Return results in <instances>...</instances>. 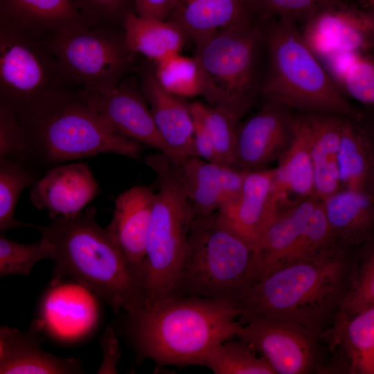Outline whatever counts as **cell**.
Segmentation results:
<instances>
[{
	"label": "cell",
	"instance_id": "d6a6232c",
	"mask_svg": "<svg viewBox=\"0 0 374 374\" xmlns=\"http://www.w3.org/2000/svg\"><path fill=\"white\" fill-rule=\"evenodd\" d=\"M153 73L160 86L180 98H189L202 93V78L197 57L178 53L154 64Z\"/></svg>",
	"mask_w": 374,
	"mask_h": 374
},
{
	"label": "cell",
	"instance_id": "6da1fadb",
	"mask_svg": "<svg viewBox=\"0 0 374 374\" xmlns=\"http://www.w3.org/2000/svg\"><path fill=\"white\" fill-rule=\"evenodd\" d=\"M359 247L335 240L254 281L235 303L240 319L284 320L322 335L332 326L350 290Z\"/></svg>",
	"mask_w": 374,
	"mask_h": 374
},
{
	"label": "cell",
	"instance_id": "603a6c76",
	"mask_svg": "<svg viewBox=\"0 0 374 374\" xmlns=\"http://www.w3.org/2000/svg\"><path fill=\"white\" fill-rule=\"evenodd\" d=\"M166 19L177 24L195 46L222 30L254 21L247 0H176Z\"/></svg>",
	"mask_w": 374,
	"mask_h": 374
},
{
	"label": "cell",
	"instance_id": "9c48e42d",
	"mask_svg": "<svg viewBox=\"0 0 374 374\" xmlns=\"http://www.w3.org/2000/svg\"><path fill=\"white\" fill-rule=\"evenodd\" d=\"M69 89H77L42 37L0 21V106L19 121Z\"/></svg>",
	"mask_w": 374,
	"mask_h": 374
},
{
	"label": "cell",
	"instance_id": "484cf974",
	"mask_svg": "<svg viewBox=\"0 0 374 374\" xmlns=\"http://www.w3.org/2000/svg\"><path fill=\"white\" fill-rule=\"evenodd\" d=\"M321 338L339 349L346 373L374 374V305L334 324Z\"/></svg>",
	"mask_w": 374,
	"mask_h": 374
},
{
	"label": "cell",
	"instance_id": "60d3db41",
	"mask_svg": "<svg viewBox=\"0 0 374 374\" xmlns=\"http://www.w3.org/2000/svg\"><path fill=\"white\" fill-rule=\"evenodd\" d=\"M190 111L194 123L193 141L196 156L208 161L220 163L204 123L198 114L191 109Z\"/></svg>",
	"mask_w": 374,
	"mask_h": 374
},
{
	"label": "cell",
	"instance_id": "30bf717a",
	"mask_svg": "<svg viewBox=\"0 0 374 374\" xmlns=\"http://www.w3.org/2000/svg\"><path fill=\"white\" fill-rule=\"evenodd\" d=\"M42 39L77 89L115 86L130 70L133 54L126 47L123 29L78 27Z\"/></svg>",
	"mask_w": 374,
	"mask_h": 374
},
{
	"label": "cell",
	"instance_id": "52a82bcc",
	"mask_svg": "<svg viewBox=\"0 0 374 374\" xmlns=\"http://www.w3.org/2000/svg\"><path fill=\"white\" fill-rule=\"evenodd\" d=\"M145 162L155 172L158 187L141 271L148 306L173 295L196 214L184 192L177 161L159 152L147 157Z\"/></svg>",
	"mask_w": 374,
	"mask_h": 374
},
{
	"label": "cell",
	"instance_id": "cb8c5ba5",
	"mask_svg": "<svg viewBox=\"0 0 374 374\" xmlns=\"http://www.w3.org/2000/svg\"><path fill=\"white\" fill-rule=\"evenodd\" d=\"M0 21L39 37L89 26L73 0H0Z\"/></svg>",
	"mask_w": 374,
	"mask_h": 374
},
{
	"label": "cell",
	"instance_id": "ffe728a7",
	"mask_svg": "<svg viewBox=\"0 0 374 374\" xmlns=\"http://www.w3.org/2000/svg\"><path fill=\"white\" fill-rule=\"evenodd\" d=\"M320 200L313 195L279 203L258 247L255 281L283 265Z\"/></svg>",
	"mask_w": 374,
	"mask_h": 374
},
{
	"label": "cell",
	"instance_id": "74e56055",
	"mask_svg": "<svg viewBox=\"0 0 374 374\" xmlns=\"http://www.w3.org/2000/svg\"><path fill=\"white\" fill-rule=\"evenodd\" d=\"M335 240L336 239L331 231L322 201L320 200L282 266L292 261L309 256Z\"/></svg>",
	"mask_w": 374,
	"mask_h": 374
},
{
	"label": "cell",
	"instance_id": "2e32d148",
	"mask_svg": "<svg viewBox=\"0 0 374 374\" xmlns=\"http://www.w3.org/2000/svg\"><path fill=\"white\" fill-rule=\"evenodd\" d=\"M274 168L247 172L241 190L217 213L256 251L278 204L274 197Z\"/></svg>",
	"mask_w": 374,
	"mask_h": 374
},
{
	"label": "cell",
	"instance_id": "4dcf8cb0",
	"mask_svg": "<svg viewBox=\"0 0 374 374\" xmlns=\"http://www.w3.org/2000/svg\"><path fill=\"white\" fill-rule=\"evenodd\" d=\"M233 339L213 347L199 359L197 366L207 367L215 374H276L247 342Z\"/></svg>",
	"mask_w": 374,
	"mask_h": 374
},
{
	"label": "cell",
	"instance_id": "44dd1931",
	"mask_svg": "<svg viewBox=\"0 0 374 374\" xmlns=\"http://www.w3.org/2000/svg\"><path fill=\"white\" fill-rule=\"evenodd\" d=\"M36 326L26 331L0 328L1 374L82 373L80 361L45 351Z\"/></svg>",
	"mask_w": 374,
	"mask_h": 374
},
{
	"label": "cell",
	"instance_id": "3957f363",
	"mask_svg": "<svg viewBox=\"0 0 374 374\" xmlns=\"http://www.w3.org/2000/svg\"><path fill=\"white\" fill-rule=\"evenodd\" d=\"M94 206L70 217L35 226L53 247L51 283L70 277L105 301L117 314L142 308L145 296L141 274L98 223Z\"/></svg>",
	"mask_w": 374,
	"mask_h": 374
},
{
	"label": "cell",
	"instance_id": "9a60e30c",
	"mask_svg": "<svg viewBox=\"0 0 374 374\" xmlns=\"http://www.w3.org/2000/svg\"><path fill=\"white\" fill-rule=\"evenodd\" d=\"M98 192V184L89 166L78 161L51 167L33 184L29 197L36 208L46 210L54 219L80 213Z\"/></svg>",
	"mask_w": 374,
	"mask_h": 374
},
{
	"label": "cell",
	"instance_id": "5b68a950",
	"mask_svg": "<svg viewBox=\"0 0 374 374\" xmlns=\"http://www.w3.org/2000/svg\"><path fill=\"white\" fill-rule=\"evenodd\" d=\"M26 134L30 165L57 164L102 154L138 159L140 143L114 132L80 89L63 91L18 121Z\"/></svg>",
	"mask_w": 374,
	"mask_h": 374
},
{
	"label": "cell",
	"instance_id": "f35d334b",
	"mask_svg": "<svg viewBox=\"0 0 374 374\" xmlns=\"http://www.w3.org/2000/svg\"><path fill=\"white\" fill-rule=\"evenodd\" d=\"M90 27L123 29L126 16L135 12L134 0H73Z\"/></svg>",
	"mask_w": 374,
	"mask_h": 374
},
{
	"label": "cell",
	"instance_id": "f6af8a7d",
	"mask_svg": "<svg viewBox=\"0 0 374 374\" xmlns=\"http://www.w3.org/2000/svg\"><path fill=\"white\" fill-rule=\"evenodd\" d=\"M362 4L374 10V0H358Z\"/></svg>",
	"mask_w": 374,
	"mask_h": 374
},
{
	"label": "cell",
	"instance_id": "7a4b0ae2",
	"mask_svg": "<svg viewBox=\"0 0 374 374\" xmlns=\"http://www.w3.org/2000/svg\"><path fill=\"white\" fill-rule=\"evenodd\" d=\"M228 301L172 296L125 314L116 329L140 359L157 366L197 365L217 344L233 338L242 324Z\"/></svg>",
	"mask_w": 374,
	"mask_h": 374
},
{
	"label": "cell",
	"instance_id": "b9f144b4",
	"mask_svg": "<svg viewBox=\"0 0 374 374\" xmlns=\"http://www.w3.org/2000/svg\"><path fill=\"white\" fill-rule=\"evenodd\" d=\"M103 359L98 373H116L121 351L114 328L109 327L101 337Z\"/></svg>",
	"mask_w": 374,
	"mask_h": 374
},
{
	"label": "cell",
	"instance_id": "8992f818",
	"mask_svg": "<svg viewBox=\"0 0 374 374\" xmlns=\"http://www.w3.org/2000/svg\"><path fill=\"white\" fill-rule=\"evenodd\" d=\"M256 250L216 213L195 216L172 296L237 301L257 275Z\"/></svg>",
	"mask_w": 374,
	"mask_h": 374
},
{
	"label": "cell",
	"instance_id": "d4e9b609",
	"mask_svg": "<svg viewBox=\"0 0 374 374\" xmlns=\"http://www.w3.org/2000/svg\"><path fill=\"white\" fill-rule=\"evenodd\" d=\"M334 238L359 247L374 234V197L341 188L321 200Z\"/></svg>",
	"mask_w": 374,
	"mask_h": 374
},
{
	"label": "cell",
	"instance_id": "836d02e7",
	"mask_svg": "<svg viewBox=\"0 0 374 374\" xmlns=\"http://www.w3.org/2000/svg\"><path fill=\"white\" fill-rule=\"evenodd\" d=\"M373 305L374 234L359 247L352 284L333 325Z\"/></svg>",
	"mask_w": 374,
	"mask_h": 374
},
{
	"label": "cell",
	"instance_id": "ba28073f",
	"mask_svg": "<svg viewBox=\"0 0 374 374\" xmlns=\"http://www.w3.org/2000/svg\"><path fill=\"white\" fill-rule=\"evenodd\" d=\"M262 27L255 21L222 30L196 46L202 78V96L209 105L239 121L260 95L258 57Z\"/></svg>",
	"mask_w": 374,
	"mask_h": 374
},
{
	"label": "cell",
	"instance_id": "1f68e13d",
	"mask_svg": "<svg viewBox=\"0 0 374 374\" xmlns=\"http://www.w3.org/2000/svg\"><path fill=\"white\" fill-rule=\"evenodd\" d=\"M38 179L31 166L17 161L0 159V231L35 226L19 221L15 211L22 191Z\"/></svg>",
	"mask_w": 374,
	"mask_h": 374
},
{
	"label": "cell",
	"instance_id": "8d00e7d4",
	"mask_svg": "<svg viewBox=\"0 0 374 374\" xmlns=\"http://www.w3.org/2000/svg\"><path fill=\"white\" fill-rule=\"evenodd\" d=\"M335 0H247L255 21L262 25L269 21L290 18L303 22L314 12Z\"/></svg>",
	"mask_w": 374,
	"mask_h": 374
},
{
	"label": "cell",
	"instance_id": "7402d4cb",
	"mask_svg": "<svg viewBox=\"0 0 374 374\" xmlns=\"http://www.w3.org/2000/svg\"><path fill=\"white\" fill-rule=\"evenodd\" d=\"M309 132L314 195L323 200L341 189L338 157L346 116L299 112Z\"/></svg>",
	"mask_w": 374,
	"mask_h": 374
},
{
	"label": "cell",
	"instance_id": "f1b7e54d",
	"mask_svg": "<svg viewBox=\"0 0 374 374\" xmlns=\"http://www.w3.org/2000/svg\"><path fill=\"white\" fill-rule=\"evenodd\" d=\"M341 188L374 197V154L357 120L346 117L338 157Z\"/></svg>",
	"mask_w": 374,
	"mask_h": 374
},
{
	"label": "cell",
	"instance_id": "4316f807",
	"mask_svg": "<svg viewBox=\"0 0 374 374\" xmlns=\"http://www.w3.org/2000/svg\"><path fill=\"white\" fill-rule=\"evenodd\" d=\"M294 114V137L274 168L273 188L277 204L290 199V195H293L295 198L314 195L309 132L300 113L297 112Z\"/></svg>",
	"mask_w": 374,
	"mask_h": 374
},
{
	"label": "cell",
	"instance_id": "ab89813d",
	"mask_svg": "<svg viewBox=\"0 0 374 374\" xmlns=\"http://www.w3.org/2000/svg\"><path fill=\"white\" fill-rule=\"evenodd\" d=\"M0 159L31 166L30 150L23 127L5 107L0 106Z\"/></svg>",
	"mask_w": 374,
	"mask_h": 374
},
{
	"label": "cell",
	"instance_id": "e0dca14e",
	"mask_svg": "<svg viewBox=\"0 0 374 374\" xmlns=\"http://www.w3.org/2000/svg\"><path fill=\"white\" fill-rule=\"evenodd\" d=\"M177 162L184 192L196 216L215 213L234 199L247 172L197 157Z\"/></svg>",
	"mask_w": 374,
	"mask_h": 374
},
{
	"label": "cell",
	"instance_id": "e575fe53",
	"mask_svg": "<svg viewBox=\"0 0 374 374\" xmlns=\"http://www.w3.org/2000/svg\"><path fill=\"white\" fill-rule=\"evenodd\" d=\"M189 105L204 123L220 163L233 166L239 120L209 105L193 102Z\"/></svg>",
	"mask_w": 374,
	"mask_h": 374
},
{
	"label": "cell",
	"instance_id": "7c38bea8",
	"mask_svg": "<svg viewBox=\"0 0 374 374\" xmlns=\"http://www.w3.org/2000/svg\"><path fill=\"white\" fill-rule=\"evenodd\" d=\"M303 37L321 62L374 51V10L358 0H335L303 22Z\"/></svg>",
	"mask_w": 374,
	"mask_h": 374
},
{
	"label": "cell",
	"instance_id": "7bdbcfd3",
	"mask_svg": "<svg viewBox=\"0 0 374 374\" xmlns=\"http://www.w3.org/2000/svg\"><path fill=\"white\" fill-rule=\"evenodd\" d=\"M135 12L141 17L160 20L167 19L176 0H134Z\"/></svg>",
	"mask_w": 374,
	"mask_h": 374
},
{
	"label": "cell",
	"instance_id": "4fadbf2b",
	"mask_svg": "<svg viewBox=\"0 0 374 374\" xmlns=\"http://www.w3.org/2000/svg\"><path fill=\"white\" fill-rule=\"evenodd\" d=\"M80 90L114 132L173 159L136 80L124 78L111 87L91 91Z\"/></svg>",
	"mask_w": 374,
	"mask_h": 374
},
{
	"label": "cell",
	"instance_id": "83f0119b",
	"mask_svg": "<svg viewBox=\"0 0 374 374\" xmlns=\"http://www.w3.org/2000/svg\"><path fill=\"white\" fill-rule=\"evenodd\" d=\"M123 30L128 51L144 56L153 64L181 53L188 38L173 21L143 17L135 12L126 16Z\"/></svg>",
	"mask_w": 374,
	"mask_h": 374
},
{
	"label": "cell",
	"instance_id": "ac0fdd59",
	"mask_svg": "<svg viewBox=\"0 0 374 374\" xmlns=\"http://www.w3.org/2000/svg\"><path fill=\"white\" fill-rule=\"evenodd\" d=\"M155 193L151 186H134L119 194L112 218L105 228L141 276Z\"/></svg>",
	"mask_w": 374,
	"mask_h": 374
},
{
	"label": "cell",
	"instance_id": "d590c367",
	"mask_svg": "<svg viewBox=\"0 0 374 374\" xmlns=\"http://www.w3.org/2000/svg\"><path fill=\"white\" fill-rule=\"evenodd\" d=\"M53 247L42 238L34 243L21 244L0 235V276L28 275L35 264L42 259H51Z\"/></svg>",
	"mask_w": 374,
	"mask_h": 374
},
{
	"label": "cell",
	"instance_id": "d6986e66",
	"mask_svg": "<svg viewBox=\"0 0 374 374\" xmlns=\"http://www.w3.org/2000/svg\"><path fill=\"white\" fill-rule=\"evenodd\" d=\"M140 88L150 107L157 128L175 161L197 157L194 123L189 104L182 98L164 90L157 81L153 69L141 74Z\"/></svg>",
	"mask_w": 374,
	"mask_h": 374
},
{
	"label": "cell",
	"instance_id": "bcb514c9",
	"mask_svg": "<svg viewBox=\"0 0 374 374\" xmlns=\"http://www.w3.org/2000/svg\"><path fill=\"white\" fill-rule=\"evenodd\" d=\"M373 53H374V51H373Z\"/></svg>",
	"mask_w": 374,
	"mask_h": 374
},
{
	"label": "cell",
	"instance_id": "ee69618b",
	"mask_svg": "<svg viewBox=\"0 0 374 374\" xmlns=\"http://www.w3.org/2000/svg\"><path fill=\"white\" fill-rule=\"evenodd\" d=\"M362 114L358 121L374 154V109H362Z\"/></svg>",
	"mask_w": 374,
	"mask_h": 374
},
{
	"label": "cell",
	"instance_id": "f546056e",
	"mask_svg": "<svg viewBox=\"0 0 374 374\" xmlns=\"http://www.w3.org/2000/svg\"><path fill=\"white\" fill-rule=\"evenodd\" d=\"M322 63L348 100L374 109V53L339 55Z\"/></svg>",
	"mask_w": 374,
	"mask_h": 374
},
{
	"label": "cell",
	"instance_id": "8fae6325",
	"mask_svg": "<svg viewBox=\"0 0 374 374\" xmlns=\"http://www.w3.org/2000/svg\"><path fill=\"white\" fill-rule=\"evenodd\" d=\"M236 338L247 342L276 374L322 373L321 335L296 323L249 317Z\"/></svg>",
	"mask_w": 374,
	"mask_h": 374
},
{
	"label": "cell",
	"instance_id": "277c9868",
	"mask_svg": "<svg viewBox=\"0 0 374 374\" xmlns=\"http://www.w3.org/2000/svg\"><path fill=\"white\" fill-rule=\"evenodd\" d=\"M268 54L260 95L292 111L342 114L359 121L362 110L340 91L304 40L298 23L280 18L260 25Z\"/></svg>",
	"mask_w": 374,
	"mask_h": 374
},
{
	"label": "cell",
	"instance_id": "5bb4252c",
	"mask_svg": "<svg viewBox=\"0 0 374 374\" xmlns=\"http://www.w3.org/2000/svg\"><path fill=\"white\" fill-rule=\"evenodd\" d=\"M296 132L292 110L271 101L238 127L233 167L244 172L267 168L278 161Z\"/></svg>",
	"mask_w": 374,
	"mask_h": 374
}]
</instances>
